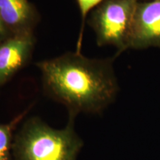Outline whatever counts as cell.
I'll return each instance as SVG.
<instances>
[{
  "instance_id": "7a4b0ae2",
  "label": "cell",
  "mask_w": 160,
  "mask_h": 160,
  "mask_svg": "<svg viewBox=\"0 0 160 160\" xmlns=\"http://www.w3.org/2000/svg\"><path fill=\"white\" fill-rule=\"evenodd\" d=\"M68 113L62 129L53 128L37 117L25 119L15 133L13 159L77 160L84 143L75 130L77 115Z\"/></svg>"
},
{
  "instance_id": "52a82bcc",
  "label": "cell",
  "mask_w": 160,
  "mask_h": 160,
  "mask_svg": "<svg viewBox=\"0 0 160 160\" xmlns=\"http://www.w3.org/2000/svg\"><path fill=\"white\" fill-rule=\"evenodd\" d=\"M28 112V110H25L9 122L0 123V160H14L12 148L15 131Z\"/></svg>"
},
{
  "instance_id": "ba28073f",
  "label": "cell",
  "mask_w": 160,
  "mask_h": 160,
  "mask_svg": "<svg viewBox=\"0 0 160 160\" xmlns=\"http://www.w3.org/2000/svg\"><path fill=\"white\" fill-rule=\"evenodd\" d=\"M104 0H77L78 6L80 11L82 17L81 21V28H80V31L79 34V38H78L77 42V52L81 51L82 48V37H83V32L84 28H85V19L87 16L91 11H93L98 5H100Z\"/></svg>"
},
{
  "instance_id": "277c9868",
  "label": "cell",
  "mask_w": 160,
  "mask_h": 160,
  "mask_svg": "<svg viewBox=\"0 0 160 160\" xmlns=\"http://www.w3.org/2000/svg\"><path fill=\"white\" fill-rule=\"evenodd\" d=\"M160 48V0L138 2L130 42V48Z\"/></svg>"
},
{
  "instance_id": "3957f363",
  "label": "cell",
  "mask_w": 160,
  "mask_h": 160,
  "mask_svg": "<svg viewBox=\"0 0 160 160\" xmlns=\"http://www.w3.org/2000/svg\"><path fill=\"white\" fill-rule=\"evenodd\" d=\"M139 0H104L92 11L89 25L99 46L113 45L119 55L130 48L132 28Z\"/></svg>"
},
{
  "instance_id": "5b68a950",
  "label": "cell",
  "mask_w": 160,
  "mask_h": 160,
  "mask_svg": "<svg viewBox=\"0 0 160 160\" xmlns=\"http://www.w3.org/2000/svg\"><path fill=\"white\" fill-rule=\"evenodd\" d=\"M36 39L33 33L12 35L0 43V87L31 59Z\"/></svg>"
},
{
  "instance_id": "6da1fadb",
  "label": "cell",
  "mask_w": 160,
  "mask_h": 160,
  "mask_svg": "<svg viewBox=\"0 0 160 160\" xmlns=\"http://www.w3.org/2000/svg\"><path fill=\"white\" fill-rule=\"evenodd\" d=\"M114 59H92L81 52H68L37 66L46 94L77 116L99 113L115 99L119 85Z\"/></svg>"
},
{
  "instance_id": "9c48e42d",
  "label": "cell",
  "mask_w": 160,
  "mask_h": 160,
  "mask_svg": "<svg viewBox=\"0 0 160 160\" xmlns=\"http://www.w3.org/2000/svg\"><path fill=\"white\" fill-rule=\"evenodd\" d=\"M11 36L12 35L8 31V30L7 29V28L5 27V24H4L2 19L1 18V16H0V43L11 37Z\"/></svg>"
},
{
  "instance_id": "8992f818",
  "label": "cell",
  "mask_w": 160,
  "mask_h": 160,
  "mask_svg": "<svg viewBox=\"0 0 160 160\" xmlns=\"http://www.w3.org/2000/svg\"><path fill=\"white\" fill-rule=\"evenodd\" d=\"M0 16L11 35L33 33L39 14L28 0H0Z\"/></svg>"
}]
</instances>
